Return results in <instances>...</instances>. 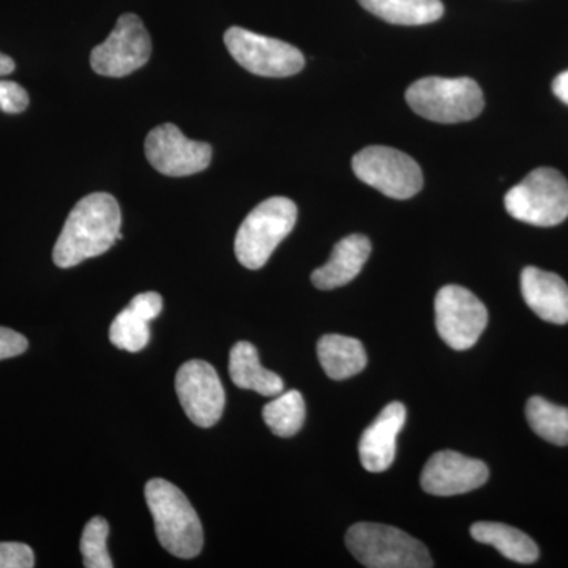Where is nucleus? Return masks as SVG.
<instances>
[{"label": "nucleus", "mask_w": 568, "mask_h": 568, "mask_svg": "<svg viewBox=\"0 0 568 568\" xmlns=\"http://www.w3.org/2000/svg\"><path fill=\"white\" fill-rule=\"evenodd\" d=\"M122 213L118 200L108 193H92L74 205L55 242L52 260L61 268L106 253L121 241Z\"/></svg>", "instance_id": "obj_1"}, {"label": "nucleus", "mask_w": 568, "mask_h": 568, "mask_svg": "<svg viewBox=\"0 0 568 568\" xmlns=\"http://www.w3.org/2000/svg\"><path fill=\"white\" fill-rule=\"evenodd\" d=\"M145 500L160 545L175 558H196L204 545L203 526L181 489L164 478H153L145 485Z\"/></svg>", "instance_id": "obj_2"}, {"label": "nucleus", "mask_w": 568, "mask_h": 568, "mask_svg": "<svg viewBox=\"0 0 568 568\" xmlns=\"http://www.w3.org/2000/svg\"><path fill=\"white\" fill-rule=\"evenodd\" d=\"M406 102L420 118L439 123L473 121L485 106L484 92L470 78H422L407 89Z\"/></svg>", "instance_id": "obj_3"}, {"label": "nucleus", "mask_w": 568, "mask_h": 568, "mask_svg": "<svg viewBox=\"0 0 568 568\" xmlns=\"http://www.w3.org/2000/svg\"><path fill=\"white\" fill-rule=\"evenodd\" d=\"M297 205L290 197H268L256 205L235 235V256L250 271L267 264L276 246L294 230Z\"/></svg>", "instance_id": "obj_4"}, {"label": "nucleus", "mask_w": 568, "mask_h": 568, "mask_svg": "<svg viewBox=\"0 0 568 568\" xmlns=\"http://www.w3.org/2000/svg\"><path fill=\"white\" fill-rule=\"evenodd\" d=\"M346 547L362 566L369 568L433 567L428 548L392 526L357 523L347 530Z\"/></svg>", "instance_id": "obj_5"}, {"label": "nucleus", "mask_w": 568, "mask_h": 568, "mask_svg": "<svg viewBox=\"0 0 568 568\" xmlns=\"http://www.w3.org/2000/svg\"><path fill=\"white\" fill-rule=\"evenodd\" d=\"M504 204L518 222L556 226L568 216L567 179L552 168H537L508 190Z\"/></svg>", "instance_id": "obj_6"}, {"label": "nucleus", "mask_w": 568, "mask_h": 568, "mask_svg": "<svg viewBox=\"0 0 568 568\" xmlns=\"http://www.w3.org/2000/svg\"><path fill=\"white\" fill-rule=\"evenodd\" d=\"M354 174L366 185L394 200H409L424 186L416 160L386 145H369L353 159Z\"/></svg>", "instance_id": "obj_7"}, {"label": "nucleus", "mask_w": 568, "mask_h": 568, "mask_svg": "<svg viewBox=\"0 0 568 568\" xmlns=\"http://www.w3.org/2000/svg\"><path fill=\"white\" fill-rule=\"evenodd\" d=\"M224 44L239 65L257 77H293L305 67L304 54L293 44L246 31L244 28L227 29Z\"/></svg>", "instance_id": "obj_8"}, {"label": "nucleus", "mask_w": 568, "mask_h": 568, "mask_svg": "<svg viewBox=\"0 0 568 568\" xmlns=\"http://www.w3.org/2000/svg\"><path fill=\"white\" fill-rule=\"evenodd\" d=\"M151 54V36L144 22L136 14L125 13L115 22L110 37L93 48L91 65L102 77L123 78L142 69Z\"/></svg>", "instance_id": "obj_9"}, {"label": "nucleus", "mask_w": 568, "mask_h": 568, "mask_svg": "<svg viewBox=\"0 0 568 568\" xmlns=\"http://www.w3.org/2000/svg\"><path fill=\"white\" fill-rule=\"evenodd\" d=\"M435 312L437 334L455 351L470 349L487 328V306L457 284H448L437 293Z\"/></svg>", "instance_id": "obj_10"}, {"label": "nucleus", "mask_w": 568, "mask_h": 568, "mask_svg": "<svg viewBox=\"0 0 568 568\" xmlns=\"http://www.w3.org/2000/svg\"><path fill=\"white\" fill-rule=\"evenodd\" d=\"M175 392L186 417L201 428L219 424L226 405V394L219 373L204 361H190L179 368Z\"/></svg>", "instance_id": "obj_11"}, {"label": "nucleus", "mask_w": 568, "mask_h": 568, "mask_svg": "<svg viewBox=\"0 0 568 568\" xmlns=\"http://www.w3.org/2000/svg\"><path fill=\"white\" fill-rule=\"evenodd\" d=\"M145 156L159 173L185 178L207 170L212 162V148L207 142L183 136L173 123H163L145 138Z\"/></svg>", "instance_id": "obj_12"}, {"label": "nucleus", "mask_w": 568, "mask_h": 568, "mask_svg": "<svg viewBox=\"0 0 568 568\" xmlns=\"http://www.w3.org/2000/svg\"><path fill=\"white\" fill-rule=\"evenodd\" d=\"M489 477L488 466L458 452H437L428 459L420 484L428 495L457 496L484 487Z\"/></svg>", "instance_id": "obj_13"}, {"label": "nucleus", "mask_w": 568, "mask_h": 568, "mask_svg": "<svg viewBox=\"0 0 568 568\" xmlns=\"http://www.w3.org/2000/svg\"><path fill=\"white\" fill-rule=\"evenodd\" d=\"M406 422V407L402 403H390L362 435L358 444L362 466L368 473H384L394 465L396 437Z\"/></svg>", "instance_id": "obj_14"}, {"label": "nucleus", "mask_w": 568, "mask_h": 568, "mask_svg": "<svg viewBox=\"0 0 568 568\" xmlns=\"http://www.w3.org/2000/svg\"><path fill=\"white\" fill-rule=\"evenodd\" d=\"M521 293L526 304L547 323H568V284L559 275L526 267L521 274Z\"/></svg>", "instance_id": "obj_15"}, {"label": "nucleus", "mask_w": 568, "mask_h": 568, "mask_svg": "<svg viewBox=\"0 0 568 568\" xmlns=\"http://www.w3.org/2000/svg\"><path fill=\"white\" fill-rule=\"evenodd\" d=\"M372 253V242L362 234L347 235L332 252L331 260L312 274L317 290L331 291L345 286L361 274Z\"/></svg>", "instance_id": "obj_16"}, {"label": "nucleus", "mask_w": 568, "mask_h": 568, "mask_svg": "<svg viewBox=\"0 0 568 568\" xmlns=\"http://www.w3.org/2000/svg\"><path fill=\"white\" fill-rule=\"evenodd\" d=\"M230 376L239 388L264 396L280 395L284 388L282 377L261 365L256 347L248 342H239L231 349Z\"/></svg>", "instance_id": "obj_17"}, {"label": "nucleus", "mask_w": 568, "mask_h": 568, "mask_svg": "<svg viewBox=\"0 0 568 568\" xmlns=\"http://www.w3.org/2000/svg\"><path fill=\"white\" fill-rule=\"evenodd\" d=\"M317 357L325 375L335 381L349 379L364 372L365 347L358 339L345 335H324L317 343Z\"/></svg>", "instance_id": "obj_18"}, {"label": "nucleus", "mask_w": 568, "mask_h": 568, "mask_svg": "<svg viewBox=\"0 0 568 568\" xmlns=\"http://www.w3.org/2000/svg\"><path fill=\"white\" fill-rule=\"evenodd\" d=\"M470 536L480 544L491 545L504 558L514 562L532 564L540 555L536 541L528 534L503 523H476L470 528Z\"/></svg>", "instance_id": "obj_19"}, {"label": "nucleus", "mask_w": 568, "mask_h": 568, "mask_svg": "<svg viewBox=\"0 0 568 568\" xmlns=\"http://www.w3.org/2000/svg\"><path fill=\"white\" fill-rule=\"evenodd\" d=\"M365 10L381 20L398 26H424L440 20V0H358Z\"/></svg>", "instance_id": "obj_20"}, {"label": "nucleus", "mask_w": 568, "mask_h": 568, "mask_svg": "<svg viewBox=\"0 0 568 568\" xmlns=\"http://www.w3.org/2000/svg\"><path fill=\"white\" fill-rule=\"evenodd\" d=\"M530 428L541 439L556 446H568V407L552 405L541 396H532L526 406Z\"/></svg>", "instance_id": "obj_21"}, {"label": "nucleus", "mask_w": 568, "mask_h": 568, "mask_svg": "<svg viewBox=\"0 0 568 568\" xmlns=\"http://www.w3.org/2000/svg\"><path fill=\"white\" fill-rule=\"evenodd\" d=\"M265 424L274 435L291 437L301 432L305 422V399L298 390L280 394L264 406Z\"/></svg>", "instance_id": "obj_22"}, {"label": "nucleus", "mask_w": 568, "mask_h": 568, "mask_svg": "<svg viewBox=\"0 0 568 568\" xmlns=\"http://www.w3.org/2000/svg\"><path fill=\"white\" fill-rule=\"evenodd\" d=\"M110 339L112 345L119 349L140 353L151 342V328H149L148 321L142 320L126 306L112 321Z\"/></svg>", "instance_id": "obj_23"}, {"label": "nucleus", "mask_w": 568, "mask_h": 568, "mask_svg": "<svg viewBox=\"0 0 568 568\" xmlns=\"http://www.w3.org/2000/svg\"><path fill=\"white\" fill-rule=\"evenodd\" d=\"M110 536V525L102 517L92 518L82 530L81 552L84 558V567L88 568H111L114 567L110 552H108L106 540Z\"/></svg>", "instance_id": "obj_24"}, {"label": "nucleus", "mask_w": 568, "mask_h": 568, "mask_svg": "<svg viewBox=\"0 0 568 568\" xmlns=\"http://www.w3.org/2000/svg\"><path fill=\"white\" fill-rule=\"evenodd\" d=\"M36 556L29 545L20 541H2L0 544V568H32Z\"/></svg>", "instance_id": "obj_25"}, {"label": "nucleus", "mask_w": 568, "mask_h": 568, "mask_svg": "<svg viewBox=\"0 0 568 568\" xmlns=\"http://www.w3.org/2000/svg\"><path fill=\"white\" fill-rule=\"evenodd\" d=\"M29 95L18 82L0 81V111L7 114H20L28 110Z\"/></svg>", "instance_id": "obj_26"}, {"label": "nucleus", "mask_w": 568, "mask_h": 568, "mask_svg": "<svg viewBox=\"0 0 568 568\" xmlns=\"http://www.w3.org/2000/svg\"><path fill=\"white\" fill-rule=\"evenodd\" d=\"M129 308L133 310V312L136 313L138 316L142 317V320L151 323V321L159 317L160 313H162V295L156 293H142L134 295L132 302L129 304Z\"/></svg>", "instance_id": "obj_27"}, {"label": "nucleus", "mask_w": 568, "mask_h": 568, "mask_svg": "<svg viewBox=\"0 0 568 568\" xmlns=\"http://www.w3.org/2000/svg\"><path fill=\"white\" fill-rule=\"evenodd\" d=\"M29 342L24 335L11 331V328L0 327V361L18 357L28 351Z\"/></svg>", "instance_id": "obj_28"}, {"label": "nucleus", "mask_w": 568, "mask_h": 568, "mask_svg": "<svg viewBox=\"0 0 568 568\" xmlns=\"http://www.w3.org/2000/svg\"><path fill=\"white\" fill-rule=\"evenodd\" d=\"M552 92H555L560 102L568 104V71L560 73L555 82H552Z\"/></svg>", "instance_id": "obj_29"}, {"label": "nucleus", "mask_w": 568, "mask_h": 568, "mask_svg": "<svg viewBox=\"0 0 568 568\" xmlns=\"http://www.w3.org/2000/svg\"><path fill=\"white\" fill-rule=\"evenodd\" d=\"M14 61L9 55L0 52V77H7V74L13 73Z\"/></svg>", "instance_id": "obj_30"}]
</instances>
